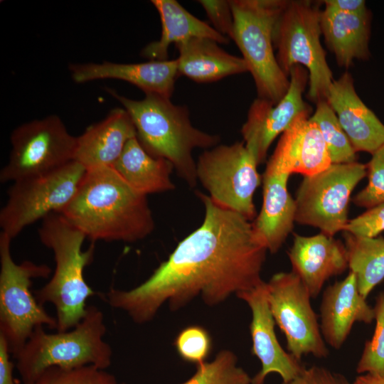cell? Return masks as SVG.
I'll return each instance as SVG.
<instances>
[{
  "label": "cell",
  "instance_id": "obj_1",
  "mask_svg": "<svg viewBox=\"0 0 384 384\" xmlns=\"http://www.w3.org/2000/svg\"><path fill=\"white\" fill-rule=\"evenodd\" d=\"M204 205L202 224L181 240L169 258L143 283L129 290L111 289V307L126 312L137 324L151 321L166 303L172 311L200 296L208 306L264 282L261 272L267 249L252 223L197 192Z\"/></svg>",
  "mask_w": 384,
  "mask_h": 384
},
{
  "label": "cell",
  "instance_id": "obj_2",
  "mask_svg": "<svg viewBox=\"0 0 384 384\" xmlns=\"http://www.w3.org/2000/svg\"><path fill=\"white\" fill-rule=\"evenodd\" d=\"M59 213L93 242H133L154 228L147 196L133 189L112 166L88 169Z\"/></svg>",
  "mask_w": 384,
  "mask_h": 384
},
{
  "label": "cell",
  "instance_id": "obj_3",
  "mask_svg": "<svg viewBox=\"0 0 384 384\" xmlns=\"http://www.w3.org/2000/svg\"><path fill=\"white\" fill-rule=\"evenodd\" d=\"M107 91L122 105L136 129L137 137L145 150L155 157L165 159L191 187L197 183L195 149H208L217 145L220 136L193 126L186 106L174 105L170 98L145 94L139 100Z\"/></svg>",
  "mask_w": 384,
  "mask_h": 384
},
{
  "label": "cell",
  "instance_id": "obj_4",
  "mask_svg": "<svg viewBox=\"0 0 384 384\" xmlns=\"http://www.w3.org/2000/svg\"><path fill=\"white\" fill-rule=\"evenodd\" d=\"M38 235L42 244L52 250L55 267L48 282L34 291L35 297L42 306L54 305L56 330L67 331L82 319L86 301L95 294L84 277L85 268L93 260L95 246L82 250L85 235L59 213L43 219Z\"/></svg>",
  "mask_w": 384,
  "mask_h": 384
},
{
  "label": "cell",
  "instance_id": "obj_5",
  "mask_svg": "<svg viewBox=\"0 0 384 384\" xmlns=\"http://www.w3.org/2000/svg\"><path fill=\"white\" fill-rule=\"evenodd\" d=\"M107 329L102 311L87 307L80 323L70 331L50 334L35 328L14 358L23 383H34L49 368H74L93 365L106 369L112 363L111 346L104 341Z\"/></svg>",
  "mask_w": 384,
  "mask_h": 384
},
{
  "label": "cell",
  "instance_id": "obj_6",
  "mask_svg": "<svg viewBox=\"0 0 384 384\" xmlns=\"http://www.w3.org/2000/svg\"><path fill=\"white\" fill-rule=\"evenodd\" d=\"M234 27L232 40L253 78L258 97L276 104L286 95L289 77L274 53L273 36L287 0H230Z\"/></svg>",
  "mask_w": 384,
  "mask_h": 384
},
{
  "label": "cell",
  "instance_id": "obj_7",
  "mask_svg": "<svg viewBox=\"0 0 384 384\" xmlns=\"http://www.w3.org/2000/svg\"><path fill=\"white\" fill-rule=\"evenodd\" d=\"M319 4L309 0L287 1L273 36L277 62L287 76L294 65L307 69L308 97L315 103L326 99L334 80L320 40Z\"/></svg>",
  "mask_w": 384,
  "mask_h": 384
},
{
  "label": "cell",
  "instance_id": "obj_8",
  "mask_svg": "<svg viewBox=\"0 0 384 384\" xmlns=\"http://www.w3.org/2000/svg\"><path fill=\"white\" fill-rule=\"evenodd\" d=\"M0 233V335L15 358L36 327L46 325L57 329V319L50 316L31 292L32 280L47 278L51 268L46 264L25 260L16 263L11 257V242Z\"/></svg>",
  "mask_w": 384,
  "mask_h": 384
},
{
  "label": "cell",
  "instance_id": "obj_9",
  "mask_svg": "<svg viewBox=\"0 0 384 384\" xmlns=\"http://www.w3.org/2000/svg\"><path fill=\"white\" fill-rule=\"evenodd\" d=\"M86 171L72 161L50 172L13 182L0 211L1 232L14 239L31 224L60 213L75 196Z\"/></svg>",
  "mask_w": 384,
  "mask_h": 384
},
{
  "label": "cell",
  "instance_id": "obj_10",
  "mask_svg": "<svg viewBox=\"0 0 384 384\" xmlns=\"http://www.w3.org/2000/svg\"><path fill=\"white\" fill-rule=\"evenodd\" d=\"M257 163L244 142L206 149L196 162V176L218 205L250 220L256 215L255 192L261 183Z\"/></svg>",
  "mask_w": 384,
  "mask_h": 384
},
{
  "label": "cell",
  "instance_id": "obj_11",
  "mask_svg": "<svg viewBox=\"0 0 384 384\" xmlns=\"http://www.w3.org/2000/svg\"><path fill=\"white\" fill-rule=\"evenodd\" d=\"M366 175L367 165L355 161L331 164L318 174L304 176L294 198L295 222L330 236L343 231L352 191Z\"/></svg>",
  "mask_w": 384,
  "mask_h": 384
},
{
  "label": "cell",
  "instance_id": "obj_12",
  "mask_svg": "<svg viewBox=\"0 0 384 384\" xmlns=\"http://www.w3.org/2000/svg\"><path fill=\"white\" fill-rule=\"evenodd\" d=\"M10 139L9 161L0 171L1 183L43 174L74 161L77 137L55 114L19 125Z\"/></svg>",
  "mask_w": 384,
  "mask_h": 384
},
{
  "label": "cell",
  "instance_id": "obj_13",
  "mask_svg": "<svg viewBox=\"0 0 384 384\" xmlns=\"http://www.w3.org/2000/svg\"><path fill=\"white\" fill-rule=\"evenodd\" d=\"M267 299L275 324L284 334L295 358L312 355L324 358L329 350L321 334L308 289L293 272L274 274L267 282Z\"/></svg>",
  "mask_w": 384,
  "mask_h": 384
},
{
  "label": "cell",
  "instance_id": "obj_14",
  "mask_svg": "<svg viewBox=\"0 0 384 384\" xmlns=\"http://www.w3.org/2000/svg\"><path fill=\"white\" fill-rule=\"evenodd\" d=\"M288 76L289 86L284 97L276 104L260 97L255 99L242 127L243 142L257 164L265 161L268 149L277 136L300 115L311 113V107L303 99L309 80L307 70L294 65Z\"/></svg>",
  "mask_w": 384,
  "mask_h": 384
},
{
  "label": "cell",
  "instance_id": "obj_15",
  "mask_svg": "<svg viewBox=\"0 0 384 384\" xmlns=\"http://www.w3.org/2000/svg\"><path fill=\"white\" fill-rule=\"evenodd\" d=\"M236 296L245 302L251 310L252 353L262 365L261 370L252 378L251 384H264L271 373H278L284 383L294 379L304 366L301 361L286 352L278 341L274 331L275 321L267 299V282Z\"/></svg>",
  "mask_w": 384,
  "mask_h": 384
},
{
  "label": "cell",
  "instance_id": "obj_16",
  "mask_svg": "<svg viewBox=\"0 0 384 384\" xmlns=\"http://www.w3.org/2000/svg\"><path fill=\"white\" fill-rule=\"evenodd\" d=\"M288 257L292 272L299 277L311 298L319 294L329 279L348 267L345 244L323 233L311 236L294 234Z\"/></svg>",
  "mask_w": 384,
  "mask_h": 384
},
{
  "label": "cell",
  "instance_id": "obj_17",
  "mask_svg": "<svg viewBox=\"0 0 384 384\" xmlns=\"http://www.w3.org/2000/svg\"><path fill=\"white\" fill-rule=\"evenodd\" d=\"M309 117L310 114L300 115L281 134L267 164L304 176L318 174L332 164L321 132Z\"/></svg>",
  "mask_w": 384,
  "mask_h": 384
},
{
  "label": "cell",
  "instance_id": "obj_18",
  "mask_svg": "<svg viewBox=\"0 0 384 384\" xmlns=\"http://www.w3.org/2000/svg\"><path fill=\"white\" fill-rule=\"evenodd\" d=\"M73 80L85 83L96 80L115 79L131 83L145 94L170 98L178 75V60H148L139 63H75L69 65Z\"/></svg>",
  "mask_w": 384,
  "mask_h": 384
},
{
  "label": "cell",
  "instance_id": "obj_19",
  "mask_svg": "<svg viewBox=\"0 0 384 384\" xmlns=\"http://www.w3.org/2000/svg\"><path fill=\"white\" fill-rule=\"evenodd\" d=\"M366 299L358 291L355 274L351 271L343 280L326 288L320 306V329L324 341L333 348L342 347L356 322H373V307Z\"/></svg>",
  "mask_w": 384,
  "mask_h": 384
},
{
  "label": "cell",
  "instance_id": "obj_20",
  "mask_svg": "<svg viewBox=\"0 0 384 384\" xmlns=\"http://www.w3.org/2000/svg\"><path fill=\"white\" fill-rule=\"evenodd\" d=\"M326 100L356 152L372 154L384 144V124L357 95L350 73L333 80Z\"/></svg>",
  "mask_w": 384,
  "mask_h": 384
},
{
  "label": "cell",
  "instance_id": "obj_21",
  "mask_svg": "<svg viewBox=\"0 0 384 384\" xmlns=\"http://www.w3.org/2000/svg\"><path fill=\"white\" fill-rule=\"evenodd\" d=\"M290 175L267 163L262 176V205L252 226L260 242L271 253L280 249L295 222V201L287 189Z\"/></svg>",
  "mask_w": 384,
  "mask_h": 384
},
{
  "label": "cell",
  "instance_id": "obj_22",
  "mask_svg": "<svg viewBox=\"0 0 384 384\" xmlns=\"http://www.w3.org/2000/svg\"><path fill=\"white\" fill-rule=\"evenodd\" d=\"M136 136L128 112L123 107L114 108L104 119L90 125L77 137L74 161L87 170L113 166L127 143Z\"/></svg>",
  "mask_w": 384,
  "mask_h": 384
},
{
  "label": "cell",
  "instance_id": "obj_23",
  "mask_svg": "<svg viewBox=\"0 0 384 384\" xmlns=\"http://www.w3.org/2000/svg\"><path fill=\"white\" fill-rule=\"evenodd\" d=\"M218 44L213 39L193 38L176 45L179 53L178 75H185L198 83H208L248 72L242 58L230 54Z\"/></svg>",
  "mask_w": 384,
  "mask_h": 384
},
{
  "label": "cell",
  "instance_id": "obj_24",
  "mask_svg": "<svg viewBox=\"0 0 384 384\" xmlns=\"http://www.w3.org/2000/svg\"><path fill=\"white\" fill-rule=\"evenodd\" d=\"M161 23L159 40L147 44L141 55L149 60H167L171 44L177 45L193 38H207L219 44H227L229 38L221 35L205 21L189 13L176 0H152Z\"/></svg>",
  "mask_w": 384,
  "mask_h": 384
},
{
  "label": "cell",
  "instance_id": "obj_25",
  "mask_svg": "<svg viewBox=\"0 0 384 384\" xmlns=\"http://www.w3.org/2000/svg\"><path fill=\"white\" fill-rule=\"evenodd\" d=\"M320 23L321 34L339 66L348 68L355 59L369 58V13L348 14L325 7Z\"/></svg>",
  "mask_w": 384,
  "mask_h": 384
},
{
  "label": "cell",
  "instance_id": "obj_26",
  "mask_svg": "<svg viewBox=\"0 0 384 384\" xmlns=\"http://www.w3.org/2000/svg\"><path fill=\"white\" fill-rule=\"evenodd\" d=\"M112 167L133 189L143 195L175 188L171 178L174 169L172 164L149 154L137 136L127 143Z\"/></svg>",
  "mask_w": 384,
  "mask_h": 384
},
{
  "label": "cell",
  "instance_id": "obj_27",
  "mask_svg": "<svg viewBox=\"0 0 384 384\" xmlns=\"http://www.w3.org/2000/svg\"><path fill=\"white\" fill-rule=\"evenodd\" d=\"M348 268L356 277L359 292L367 298L384 279V238H363L344 232Z\"/></svg>",
  "mask_w": 384,
  "mask_h": 384
},
{
  "label": "cell",
  "instance_id": "obj_28",
  "mask_svg": "<svg viewBox=\"0 0 384 384\" xmlns=\"http://www.w3.org/2000/svg\"><path fill=\"white\" fill-rule=\"evenodd\" d=\"M309 119L318 126L332 164L356 161V152L326 100L316 103V110Z\"/></svg>",
  "mask_w": 384,
  "mask_h": 384
},
{
  "label": "cell",
  "instance_id": "obj_29",
  "mask_svg": "<svg viewBox=\"0 0 384 384\" xmlns=\"http://www.w3.org/2000/svg\"><path fill=\"white\" fill-rule=\"evenodd\" d=\"M237 361L233 352L220 351L213 361L197 365L193 375L181 384H251L252 378Z\"/></svg>",
  "mask_w": 384,
  "mask_h": 384
},
{
  "label": "cell",
  "instance_id": "obj_30",
  "mask_svg": "<svg viewBox=\"0 0 384 384\" xmlns=\"http://www.w3.org/2000/svg\"><path fill=\"white\" fill-rule=\"evenodd\" d=\"M373 310L375 331L372 338L365 343L356 372L384 377V291L377 296Z\"/></svg>",
  "mask_w": 384,
  "mask_h": 384
},
{
  "label": "cell",
  "instance_id": "obj_31",
  "mask_svg": "<svg viewBox=\"0 0 384 384\" xmlns=\"http://www.w3.org/2000/svg\"><path fill=\"white\" fill-rule=\"evenodd\" d=\"M37 382L40 384H123L112 374L93 365L74 368L51 367Z\"/></svg>",
  "mask_w": 384,
  "mask_h": 384
},
{
  "label": "cell",
  "instance_id": "obj_32",
  "mask_svg": "<svg viewBox=\"0 0 384 384\" xmlns=\"http://www.w3.org/2000/svg\"><path fill=\"white\" fill-rule=\"evenodd\" d=\"M174 346L183 360L197 366L206 361L210 353L212 341L206 329L199 326H190L179 332Z\"/></svg>",
  "mask_w": 384,
  "mask_h": 384
},
{
  "label": "cell",
  "instance_id": "obj_33",
  "mask_svg": "<svg viewBox=\"0 0 384 384\" xmlns=\"http://www.w3.org/2000/svg\"><path fill=\"white\" fill-rule=\"evenodd\" d=\"M367 165L368 182L353 198L358 206L370 208L384 202V144L375 152Z\"/></svg>",
  "mask_w": 384,
  "mask_h": 384
},
{
  "label": "cell",
  "instance_id": "obj_34",
  "mask_svg": "<svg viewBox=\"0 0 384 384\" xmlns=\"http://www.w3.org/2000/svg\"><path fill=\"white\" fill-rule=\"evenodd\" d=\"M384 231V202L378 203L348 220L343 232L354 236L375 238Z\"/></svg>",
  "mask_w": 384,
  "mask_h": 384
},
{
  "label": "cell",
  "instance_id": "obj_35",
  "mask_svg": "<svg viewBox=\"0 0 384 384\" xmlns=\"http://www.w3.org/2000/svg\"><path fill=\"white\" fill-rule=\"evenodd\" d=\"M198 2L204 9L213 28L221 35L231 38L234 20L231 4L227 0H200Z\"/></svg>",
  "mask_w": 384,
  "mask_h": 384
},
{
  "label": "cell",
  "instance_id": "obj_36",
  "mask_svg": "<svg viewBox=\"0 0 384 384\" xmlns=\"http://www.w3.org/2000/svg\"><path fill=\"white\" fill-rule=\"evenodd\" d=\"M282 384H353L343 375L322 366L304 368L294 379Z\"/></svg>",
  "mask_w": 384,
  "mask_h": 384
},
{
  "label": "cell",
  "instance_id": "obj_37",
  "mask_svg": "<svg viewBox=\"0 0 384 384\" xmlns=\"http://www.w3.org/2000/svg\"><path fill=\"white\" fill-rule=\"evenodd\" d=\"M5 338L0 335V384H16L13 378L14 363Z\"/></svg>",
  "mask_w": 384,
  "mask_h": 384
},
{
  "label": "cell",
  "instance_id": "obj_38",
  "mask_svg": "<svg viewBox=\"0 0 384 384\" xmlns=\"http://www.w3.org/2000/svg\"><path fill=\"white\" fill-rule=\"evenodd\" d=\"M324 4L326 8L343 13L356 14L369 13L366 1L363 0H325Z\"/></svg>",
  "mask_w": 384,
  "mask_h": 384
},
{
  "label": "cell",
  "instance_id": "obj_39",
  "mask_svg": "<svg viewBox=\"0 0 384 384\" xmlns=\"http://www.w3.org/2000/svg\"><path fill=\"white\" fill-rule=\"evenodd\" d=\"M353 384H384V377L366 373L356 377Z\"/></svg>",
  "mask_w": 384,
  "mask_h": 384
},
{
  "label": "cell",
  "instance_id": "obj_40",
  "mask_svg": "<svg viewBox=\"0 0 384 384\" xmlns=\"http://www.w3.org/2000/svg\"><path fill=\"white\" fill-rule=\"evenodd\" d=\"M23 384H40V383L36 382V383H23Z\"/></svg>",
  "mask_w": 384,
  "mask_h": 384
}]
</instances>
